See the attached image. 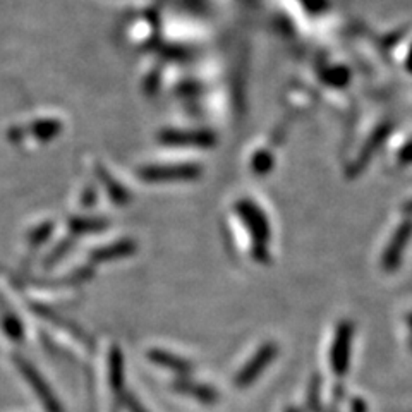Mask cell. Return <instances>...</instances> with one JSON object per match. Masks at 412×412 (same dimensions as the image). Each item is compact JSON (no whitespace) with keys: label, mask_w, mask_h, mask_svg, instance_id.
I'll return each mask as SVG.
<instances>
[{"label":"cell","mask_w":412,"mask_h":412,"mask_svg":"<svg viewBox=\"0 0 412 412\" xmlns=\"http://www.w3.org/2000/svg\"><path fill=\"white\" fill-rule=\"evenodd\" d=\"M12 362H14L16 368L19 369L21 376L28 381V385H30L33 391H35L36 397H38V401L41 406H43L45 411L64 412V407H62V403L59 399H57V395L53 394V390L50 389V385H48L47 380L43 378V374L36 369V366L33 364L31 361H28L26 357H23L21 354H14V356H12Z\"/></svg>","instance_id":"obj_1"},{"label":"cell","mask_w":412,"mask_h":412,"mask_svg":"<svg viewBox=\"0 0 412 412\" xmlns=\"http://www.w3.org/2000/svg\"><path fill=\"white\" fill-rule=\"evenodd\" d=\"M277 356H278V345L275 344V342H266V344H263L261 347L256 350V354L242 366L241 371L236 374V378H234V383H236L237 389H247V386L253 385V383L261 376L263 371L275 361Z\"/></svg>","instance_id":"obj_2"},{"label":"cell","mask_w":412,"mask_h":412,"mask_svg":"<svg viewBox=\"0 0 412 412\" xmlns=\"http://www.w3.org/2000/svg\"><path fill=\"white\" fill-rule=\"evenodd\" d=\"M354 325L350 321H342L337 327L333 337L332 349H330V364L337 376H345L350 366V350H352Z\"/></svg>","instance_id":"obj_3"},{"label":"cell","mask_w":412,"mask_h":412,"mask_svg":"<svg viewBox=\"0 0 412 412\" xmlns=\"http://www.w3.org/2000/svg\"><path fill=\"white\" fill-rule=\"evenodd\" d=\"M31 309H33V313H35V315L38 316V318L48 321V323H50V325H55V327L62 328V330H64V332L71 333L74 339L82 342V345H86V347H88L90 350H93V340H92V337H90L88 333H86L85 330H82L81 327H77L76 323H72L71 320L62 318V316L57 315V313L53 311V309L43 306V304H33Z\"/></svg>","instance_id":"obj_4"},{"label":"cell","mask_w":412,"mask_h":412,"mask_svg":"<svg viewBox=\"0 0 412 412\" xmlns=\"http://www.w3.org/2000/svg\"><path fill=\"white\" fill-rule=\"evenodd\" d=\"M411 234H412L411 224L402 225L401 229L395 232V236L391 237L389 247H386V251L383 253V256H381L383 270L389 271L390 273V271H395L399 266H401L403 251H406V246H407V242H409Z\"/></svg>","instance_id":"obj_5"},{"label":"cell","mask_w":412,"mask_h":412,"mask_svg":"<svg viewBox=\"0 0 412 412\" xmlns=\"http://www.w3.org/2000/svg\"><path fill=\"white\" fill-rule=\"evenodd\" d=\"M172 390L179 391V394L193 397L195 401L205 403V406H213L218 402V391L210 385H203L200 381H193L189 378H177L172 381Z\"/></svg>","instance_id":"obj_6"},{"label":"cell","mask_w":412,"mask_h":412,"mask_svg":"<svg viewBox=\"0 0 412 412\" xmlns=\"http://www.w3.org/2000/svg\"><path fill=\"white\" fill-rule=\"evenodd\" d=\"M109 383L115 397L122 401L126 394V362L119 345H112L109 349Z\"/></svg>","instance_id":"obj_7"},{"label":"cell","mask_w":412,"mask_h":412,"mask_svg":"<svg viewBox=\"0 0 412 412\" xmlns=\"http://www.w3.org/2000/svg\"><path fill=\"white\" fill-rule=\"evenodd\" d=\"M146 356H148V359H150L151 362H155L156 366L172 371V373L179 374L180 378H188L189 374L195 371V366H193L191 362L185 361L184 357L177 356V354L168 352V350L151 349V350H148Z\"/></svg>","instance_id":"obj_8"},{"label":"cell","mask_w":412,"mask_h":412,"mask_svg":"<svg viewBox=\"0 0 412 412\" xmlns=\"http://www.w3.org/2000/svg\"><path fill=\"white\" fill-rule=\"evenodd\" d=\"M138 246H136L134 241L131 239H124V241H117L114 244H107L98 247L90 253V261L93 263H107V261H114V259L119 258H127L131 254L136 253Z\"/></svg>","instance_id":"obj_9"},{"label":"cell","mask_w":412,"mask_h":412,"mask_svg":"<svg viewBox=\"0 0 412 412\" xmlns=\"http://www.w3.org/2000/svg\"><path fill=\"white\" fill-rule=\"evenodd\" d=\"M2 328L11 340L21 342L24 339V327L16 315H9V313H7V315H4Z\"/></svg>","instance_id":"obj_10"},{"label":"cell","mask_w":412,"mask_h":412,"mask_svg":"<svg viewBox=\"0 0 412 412\" xmlns=\"http://www.w3.org/2000/svg\"><path fill=\"white\" fill-rule=\"evenodd\" d=\"M321 378L316 374L313 376L311 383H309L308 389V411L309 412H321Z\"/></svg>","instance_id":"obj_11"},{"label":"cell","mask_w":412,"mask_h":412,"mask_svg":"<svg viewBox=\"0 0 412 412\" xmlns=\"http://www.w3.org/2000/svg\"><path fill=\"white\" fill-rule=\"evenodd\" d=\"M94 277V268L92 265L88 266H80L69 273L65 280H67V286H81V283L90 282Z\"/></svg>","instance_id":"obj_12"},{"label":"cell","mask_w":412,"mask_h":412,"mask_svg":"<svg viewBox=\"0 0 412 412\" xmlns=\"http://www.w3.org/2000/svg\"><path fill=\"white\" fill-rule=\"evenodd\" d=\"M72 244H74V242H72V241H69V239H65V241H62L60 244L57 246L55 249H53L52 253L48 254L47 258H45L43 266H45V268H52L53 265H57V263H59V259H60L62 256H65V254H67L69 251H71Z\"/></svg>","instance_id":"obj_13"},{"label":"cell","mask_w":412,"mask_h":412,"mask_svg":"<svg viewBox=\"0 0 412 412\" xmlns=\"http://www.w3.org/2000/svg\"><path fill=\"white\" fill-rule=\"evenodd\" d=\"M105 227V224L100 220H86V218H82V220H72L71 222V229L72 232L76 234H86V232H93V230H100Z\"/></svg>","instance_id":"obj_14"},{"label":"cell","mask_w":412,"mask_h":412,"mask_svg":"<svg viewBox=\"0 0 412 412\" xmlns=\"http://www.w3.org/2000/svg\"><path fill=\"white\" fill-rule=\"evenodd\" d=\"M50 234H52V224H43L41 227H38V229L33 230V232H31L30 244L31 246L43 244V242L47 241L48 237H50Z\"/></svg>","instance_id":"obj_15"},{"label":"cell","mask_w":412,"mask_h":412,"mask_svg":"<svg viewBox=\"0 0 412 412\" xmlns=\"http://www.w3.org/2000/svg\"><path fill=\"white\" fill-rule=\"evenodd\" d=\"M122 402H124V406H126V409L129 412H148L146 407H144L143 403L139 402V399L136 397V395L129 394V391H126V394H124Z\"/></svg>","instance_id":"obj_16"},{"label":"cell","mask_w":412,"mask_h":412,"mask_svg":"<svg viewBox=\"0 0 412 412\" xmlns=\"http://www.w3.org/2000/svg\"><path fill=\"white\" fill-rule=\"evenodd\" d=\"M350 412H368V403L361 397H356L350 401Z\"/></svg>","instance_id":"obj_17"},{"label":"cell","mask_w":412,"mask_h":412,"mask_svg":"<svg viewBox=\"0 0 412 412\" xmlns=\"http://www.w3.org/2000/svg\"><path fill=\"white\" fill-rule=\"evenodd\" d=\"M406 321H407V325H409V328L412 330V313H409V315H407Z\"/></svg>","instance_id":"obj_18"},{"label":"cell","mask_w":412,"mask_h":412,"mask_svg":"<svg viewBox=\"0 0 412 412\" xmlns=\"http://www.w3.org/2000/svg\"><path fill=\"white\" fill-rule=\"evenodd\" d=\"M286 412H300V411L298 409V407H292V406H291V407H287Z\"/></svg>","instance_id":"obj_19"},{"label":"cell","mask_w":412,"mask_h":412,"mask_svg":"<svg viewBox=\"0 0 412 412\" xmlns=\"http://www.w3.org/2000/svg\"><path fill=\"white\" fill-rule=\"evenodd\" d=\"M330 412H335V411H330Z\"/></svg>","instance_id":"obj_20"}]
</instances>
